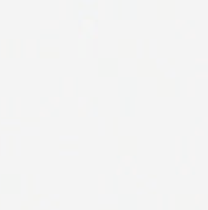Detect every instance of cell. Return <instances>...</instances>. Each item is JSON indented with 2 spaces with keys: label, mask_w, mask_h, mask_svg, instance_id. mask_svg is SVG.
Wrapping results in <instances>:
<instances>
[{
  "label": "cell",
  "mask_w": 208,
  "mask_h": 210,
  "mask_svg": "<svg viewBox=\"0 0 208 210\" xmlns=\"http://www.w3.org/2000/svg\"><path fill=\"white\" fill-rule=\"evenodd\" d=\"M187 87H188V96H193V87H195L193 79H188V81H187Z\"/></svg>",
  "instance_id": "1"
},
{
  "label": "cell",
  "mask_w": 208,
  "mask_h": 210,
  "mask_svg": "<svg viewBox=\"0 0 208 210\" xmlns=\"http://www.w3.org/2000/svg\"><path fill=\"white\" fill-rule=\"evenodd\" d=\"M195 63H196V64H203V65H206V64H208V58H203V59L197 58Z\"/></svg>",
  "instance_id": "2"
},
{
  "label": "cell",
  "mask_w": 208,
  "mask_h": 210,
  "mask_svg": "<svg viewBox=\"0 0 208 210\" xmlns=\"http://www.w3.org/2000/svg\"><path fill=\"white\" fill-rule=\"evenodd\" d=\"M196 76H197V78H202V79H206V78H208V71H202V73L197 71V73H196Z\"/></svg>",
  "instance_id": "3"
},
{
  "label": "cell",
  "mask_w": 208,
  "mask_h": 210,
  "mask_svg": "<svg viewBox=\"0 0 208 210\" xmlns=\"http://www.w3.org/2000/svg\"><path fill=\"white\" fill-rule=\"evenodd\" d=\"M196 36H195V31L193 30H191L187 35H185V38H195Z\"/></svg>",
  "instance_id": "4"
},
{
  "label": "cell",
  "mask_w": 208,
  "mask_h": 210,
  "mask_svg": "<svg viewBox=\"0 0 208 210\" xmlns=\"http://www.w3.org/2000/svg\"><path fill=\"white\" fill-rule=\"evenodd\" d=\"M184 168H181V171H180V173H182V175H188L190 173V171L188 170H186V167L187 166H182Z\"/></svg>",
  "instance_id": "5"
},
{
  "label": "cell",
  "mask_w": 208,
  "mask_h": 210,
  "mask_svg": "<svg viewBox=\"0 0 208 210\" xmlns=\"http://www.w3.org/2000/svg\"><path fill=\"white\" fill-rule=\"evenodd\" d=\"M195 134H196V135H204V133H203V131H201V130H198L197 128L195 129Z\"/></svg>",
  "instance_id": "6"
},
{
  "label": "cell",
  "mask_w": 208,
  "mask_h": 210,
  "mask_svg": "<svg viewBox=\"0 0 208 210\" xmlns=\"http://www.w3.org/2000/svg\"><path fill=\"white\" fill-rule=\"evenodd\" d=\"M184 23H185L184 21H182V22H176V28H179V27H180L181 25H184Z\"/></svg>",
  "instance_id": "7"
},
{
  "label": "cell",
  "mask_w": 208,
  "mask_h": 210,
  "mask_svg": "<svg viewBox=\"0 0 208 210\" xmlns=\"http://www.w3.org/2000/svg\"><path fill=\"white\" fill-rule=\"evenodd\" d=\"M204 122H207V123H208V117H206V118H204Z\"/></svg>",
  "instance_id": "8"
}]
</instances>
